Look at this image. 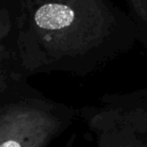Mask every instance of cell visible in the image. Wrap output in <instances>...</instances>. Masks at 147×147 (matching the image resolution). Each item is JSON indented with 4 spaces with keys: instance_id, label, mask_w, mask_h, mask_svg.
I'll return each instance as SVG.
<instances>
[{
    "instance_id": "1",
    "label": "cell",
    "mask_w": 147,
    "mask_h": 147,
    "mask_svg": "<svg viewBox=\"0 0 147 147\" xmlns=\"http://www.w3.org/2000/svg\"><path fill=\"white\" fill-rule=\"evenodd\" d=\"M61 130L49 116L16 114L3 118L0 131V147H47Z\"/></svg>"
},
{
    "instance_id": "2",
    "label": "cell",
    "mask_w": 147,
    "mask_h": 147,
    "mask_svg": "<svg viewBox=\"0 0 147 147\" xmlns=\"http://www.w3.org/2000/svg\"><path fill=\"white\" fill-rule=\"evenodd\" d=\"M95 132L96 147H147V139L129 123L119 125L99 123Z\"/></svg>"
},
{
    "instance_id": "3",
    "label": "cell",
    "mask_w": 147,
    "mask_h": 147,
    "mask_svg": "<svg viewBox=\"0 0 147 147\" xmlns=\"http://www.w3.org/2000/svg\"><path fill=\"white\" fill-rule=\"evenodd\" d=\"M74 10L64 5L47 3L39 7L34 14V22L39 28L56 30L70 25L74 22Z\"/></svg>"
},
{
    "instance_id": "4",
    "label": "cell",
    "mask_w": 147,
    "mask_h": 147,
    "mask_svg": "<svg viewBox=\"0 0 147 147\" xmlns=\"http://www.w3.org/2000/svg\"><path fill=\"white\" fill-rule=\"evenodd\" d=\"M74 144H75V138L71 137V138L68 140V142H67V145H65L64 147H74Z\"/></svg>"
}]
</instances>
